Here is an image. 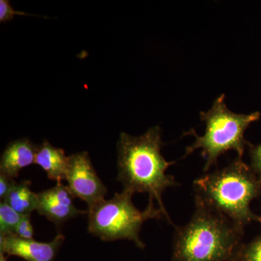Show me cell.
Masks as SVG:
<instances>
[{
	"mask_svg": "<svg viewBox=\"0 0 261 261\" xmlns=\"http://www.w3.org/2000/svg\"><path fill=\"white\" fill-rule=\"evenodd\" d=\"M64 235H57L49 243H40L34 239L27 240L15 234L0 236V252L9 256H17L25 261H55Z\"/></svg>",
	"mask_w": 261,
	"mask_h": 261,
	"instance_id": "7",
	"label": "cell"
},
{
	"mask_svg": "<svg viewBox=\"0 0 261 261\" xmlns=\"http://www.w3.org/2000/svg\"><path fill=\"white\" fill-rule=\"evenodd\" d=\"M23 217V215L18 214L6 202L1 200L0 202V236L14 234L15 228Z\"/></svg>",
	"mask_w": 261,
	"mask_h": 261,
	"instance_id": "12",
	"label": "cell"
},
{
	"mask_svg": "<svg viewBox=\"0 0 261 261\" xmlns=\"http://www.w3.org/2000/svg\"><path fill=\"white\" fill-rule=\"evenodd\" d=\"M14 234L19 238L27 239V240L34 239V229L31 221V215L23 216V219L19 222L15 228Z\"/></svg>",
	"mask_w": 261,
	"mask_h": 261,
	"instance_id": "14",
	"label": "cell"
},
{
	"mask_svg": "<svg viewBox=\"0 0 261 261\" xmlns=\"http://www.w3.org/2000/svg\"><path fill=\"white\" fill-rule=\"evenodd\" d=\"M195 205L226 216L240 226L261 223L250 203L261 192V181L251 167L238 158L227 166L194 181Z\"/></svg>",
	"mask_w": 261,
	"mask_h": 261,
	"instance_id": "2",
	"label": "cell"
},
{
	"mask_svg": "<svg viewBox=\"0 0 261 261\" xmlns=\"http://www.w3.org/2000/svg\"><path fill=\"white\" fill-rule=\"evenodd\" d=\"M0 261H7V257L2 252H0Z\"/></svg>",
	"mask_w": 261,
	"mask_h": 261,
	"instance_id": "18",
	"label": "cell"
},
{
	"mask_svg": "<svg viewBox=\"0 0 261 261\" xmlns=\"http://www.w3.org/2000/svg\"><path fill=\"white\" fill-rule=\"evenodd\" d=\"M134 194L123 190L116 192L110 200H103L89 207V232L104 242L128 240L134 242L143 250L145 245L141 240L140 233L142 225L149 219H166L174 227L172 221L154 201L149 200L145 211H140L132 202Z\"/></svg>",
	"mask_w": 261,
	"mask_h": 261,
	"instance_id": "5",
	"label": "cell"
},
{
	"mask_svg": "<svg viewBox=\"0 0 261 261\" xmlns=\"http://www.w3.org/2000/svg\"><path fill=\"white\" fill-rule=\"evenodd\" d=\"M251 168L261 181V144L256 146L250 145Z\"/></svg>",
	"mask_w": 261,
	"mask_h": 261,
	"instance_id": "16",
	"label": "cell"
},
{
	"mask_svg": "<svg viewBox=\"0 0 261 261\" xmlns=\"http://www.w3.org/2000/svg\"><path fill=\"white\" fill-rule=\"evenodd\" d=\"M230 261H261V235L238 247Z\"/></svg>",
	"mask_w": 261,
	"mask_h": 261,
	"instance_id": "13",
	"label": "cell"
},
{
	"mask_svg": "<svg viewBox=\"0 0 261 261\" xmlns=\"http://www.w3.org/2000/svg\"><path fill=\"white\" fill-rule=\"evenodd\" d=\"M65 180L72 195L87 202L89 207L105 200L108 192L87 152L69 156Z\"/></svg>",
	"mask_w": 261,
	"mask_h": 261,
	"instance_id": "6",
	"label": "cell"
},
{
	"mask_svg": "<svg viewBox=\"0 0 261 261\" xmlns=\"http://www.w3.org/2000/svg\"><path fill=\"white\" fill-rule=\"evenodd\" d=\"M224 94L216 98L212 107L207 112H201L200 118L205 123L203 136L197 135L195 130H189L186 135L193 136L195 142L187 147L184 158L190 155L196 149H202L205 159L204 172H207L217 163L218 159L229 150H234L242 159L245 147L250 144L245 139V132L251 123L258 121L260 112L239 114L230 111L225 102Z\"/></svg>",
	"mask_w": 261,
	"mask_h": 261,
	"instance_id": "4",
	"label": "cell"
},
{
	"mask_svg": "<svg viewBox=\"0 0 261 261\" xmlns=\"http://www.w3.org/2000/svg\"><path fill=\"white\" fill-rule=\"evenodd\" d=\"M69 156L65 155L64 149L57 148L47 142L43 141L41 145L37 146L35 156V164L47 173L49 179L61 183L65 180Z\"/></svg>",
	"mask_w": 261,
	"mask_h": 261,
	"instance_id": "10",
	"label": "cell"
},
{
	"mask_svg": "<svg viewBox=\"0 0 261 261\" xmlns=\"http://www.w3.org/2000/svg\"><path fill=\"white\" fill-rule=\"evenodd\" d=\"M161 132L157 126L139 137L121 133L117 144L118 180L124 190L133 194H148L149 200L156 201L159 208L170 218L163 205V193L178 184L173 176L166 174L168 168L176 162H168L161 153Z\"/></svg>",
	"mask_w": 261,
	"mask_h": 261,
	"instance_id": "1",
	"label": "cell"
},
{
	"mask_svg": "<svg viewBox=\"0 0 261 261\" xmlns=\"http://www.w3.org/2000/svg\"><path fill=\"white\" fill-rule=\"evenodd\" d=\"M191 220L175 227L171 261H230L241 245L244 227L226 216L195 205Z\"/></svg>",
	"mask_w": 261,
	"mask_h": 261,
	"instance_id": "3",
	"label": "cell"
},
{
	"mask_svg": "<svg viewBox=\"0 0 261 261\" xmlns=\"http://www.w3.org/2000/svg\"><path fill=\"white\" fill-rule=\"evenodd\" d=\"M31 184L32 182L28 180L16 182L3 200L13 210L23 216L31 215L33 211H37V194L31 190Z\"/></svg>",
	"mask_w": 261,
	"mask_h": 261,
	"instance_id": "11",
	"label": "cell"
},
{
	"mask_svg": "<svg viewBox=\"0 0 261 261\" xmlns=\"http://www.w3.org/2000/svg\"><path fill=\"white\" fill-rule=\"evenodd\" d=\"M15 15H34L27 14L23 12L15 11L11 6L10 2L8 0H1L0 1V22L6 23L13 20Z\"/></svg>",
	"mask_w": 261,
	"mask_h": 261,
	"instance_id": "15",
	"label": "cell"
},
{
	"mask_svg": "<svg viewBox=\"0 0 261 261\" xmlns=\"http://www.w3.org/2000/svg\"><path fill=\"white\" fill-rule=\"evenodd\" d=\"M37 148L27 138L10 142L2 154L0 173L12 178L18 177L23 168L35 163Z\"/></svg>",
	"mask_w": 261,
	"mask_h": 261,
	"instance_id": "9",
	"label": "cell"
},
{
	"mask_svg": "<svg viewBox=\"0 0 261 261\" xmlns=\"http://www.w3.org/2000/svg\"><path fill=\"white\" fill-rule=\"evenodd\" d=\"M14 178L8 177L6 175L0 173V198L1 200H4L12 190L15 184Z\"/></svg>",
	"mask_w": 261,
	"mask_h": 261,
	"instance_id": "17",
	"label": "cell"
},
{
	"mask_svg": "<svg viewBox=\"0 0 261 261\" xmlns=\"http://www.w3.org/2000/svg\"><path fill=\"white\" fill-rule=\"evenodd\" d=\"M74 196L63 184L37 193V211L56 225H61L72 218L88 213L77 209L73 204Z\"/></svg>",
	"mask_w": 261,
	"mask_h": 261,
	"instance_id": "8",
	"label": "cell"
}]
</instances>
